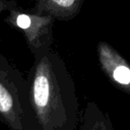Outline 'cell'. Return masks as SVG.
I'll return each instance as SVG.
<instances>
[{"mask_svg":"<svg viewBox=\"0 0 130 130\" xmlns=\"http://www.w3.org/2000/svg\"><path fill=\"white\" fill-rule=\"evenodd\" d=\"M96 54L100 67L109 81L130 95V63L105 41L98 43Z\"/></svg>","mask_w":130,"mask_h":130,"instance_id":"277c9868","label":"cell"},{"mask_svg":"<svg viewBox=\"0 0 130 130\" xmlns=\"http://www.w3.org/2000/svg\"><path fill=\"white\" fill-rule=\"evenodd\" d=\"M18 5L15 0H0V14L4 11H8L14 6Z\"/></svg>","mask_w":130,"mask_h":130,"instance_id":"52a82bcc","label":"cell"},{"mask_svg":"<svg viewBox=\"0 0 130 130\" xmlns=\"http://www.w3.org/2000/svg\"><path fill=\"white\" fill-rule=\"evenodd\" d=\"M79 130H114L108 113H104L94 102H88L82 113Z\"/></svg>","mask_w":130,"mask_h":130,"instance_id":"8992f818","label":"cell"},{"mask_svg":"<svg viewBox=\"0 0 130 130\" xmlns=\"http://www.w3.org/2000/svg\"><path fill=\"white\" fill-rule=\"evenodd\" d=\"M4 21L23 34L32 57L52 50L53 24L56 21L53 17L41 15L16 5L7 11Z\"/></svg>","mask_w":130,"mask_h":130,"instance_id":"3957f363","label":"cell"},{"mask_svg":"<svg viewBox=\"0 0 130 130\" xmlns=\"http://www.w3.org/2000/svg\"><path fill=\"white\" fill-rule=\"evenodd\" d=\"M29 103L40 130H76L78 102L65 61L50 50L34 57L27 78Z\"/></svg>","mask_w":130,"mask_h":130,"instance_id":"6da1fadb","label":"cell"},{"mask_svg":"<svg viewBox=\"0 0 130 130\" xmlns=\"http://www.w3.org/2000/svg\"><path fill=\"white\" fill-rule=\"evenodd\" d=\"M34 5L30 10L41 15H48L55 20L69 21L76 17L84 0H30Z\"/></svg>","mask_w":130,"mask_h":130,"instance_id":"5b68a950","label":"cell"},{"mask_svg":"<svg viewBox=\"0 0 130 130\" xmlns=\"http://www.w3.org/2000/svg\"><path fill=\"white\" fill-rule=\"evenodd\" d=\"M0 121L9 130H40L29 103L26 79L1 53Z\"/></svg>","mask_w":130,"mask_h":130,"instance_id":"7a4b0ae2","label":"cell"}]
</instances>
